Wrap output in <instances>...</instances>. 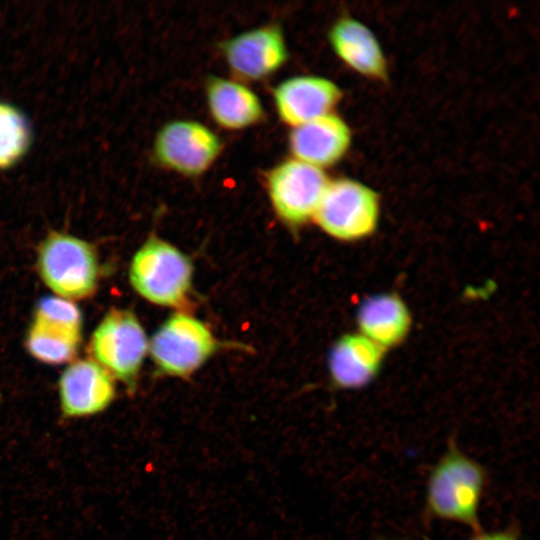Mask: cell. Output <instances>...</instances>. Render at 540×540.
Masks as SVG:
<instances>
[{
	"instance_id": "2e32d148",
	"label": "cell",
	"mask_w": 540,
	"mask_h": 540,
	"mask_svg": "<svg viewBox=\"0 0 540 540\" xmlns=\"http://www.w3.org/2000/svg\"><path fill=\"white\" fill-rule=\"evenodd\" d=\"M357 323L363 336L385 350L404 340L411 316L399 296L385 293L369 297L361 304Z\"/></svg>"
},
{
	"instance_id": "52a82bcc",
	"label": "cell",
	"mask_w": 540,
	"mask_h": 540,
	"mask_svg": "<svg viewBox=\"0 0 540 540\" xmlns=\"http://www.w3.org/2000/svg\"><path fill=\"white\" fill-rule=\"evenodd\" d=\"M329 181L323 169L294 158L276 165L266 177L276 214L291 225L313 219Z\"/></svg>"
},
{
	"instance_id": "30bf717a",
	"label": "cell",
	"mask_w": 540,
	"mask_h": 540,
	"mask_svg": "<svg viewBox=\"0 0 540 540\" xmlns=\"http://www.w3.org/2000/svg\"><path fill=\"white\" fill-rule=\"evenodd\" d=\"M60 408L66 418H82L104 411L115 398L113 376L93 359L70 364L58 383Z\"/></svg>"
},
{
	"instance_id": "ffe728a7",
	"label": "cell",
	"mask_w": 540,
	"mask_h": 540,
	"mask_svg": "<svg viewBox=\"0 0 540 540\" xmlns=\"http://www.w3.org/2000/svg\"><path fill=\"white\" fill-rule=\"evenodd\" d=\"M465 540H520L517 529L507 527L500 530L472 532V535Z\"/></svg>"
},
{
	"instance_id": "ba28073f",
	"label": "cell",
	"mask_w": 540,
	"mask_h": 540,
	"mask_svg": "<svg viewBox=\"0 0 540 540\" xmlns=\"http://www.w3.org/2000/svg\"><path fill=\"white\" fill-rule=\"evenodd\" d=\"M222 141L206 125L193 120H174L157 133L153 152L157 162L184 176H199L219 157Z\"/></svg>"
},
{
	"instance_id": "8992f818",
	"label": "cell",
	"mask_w": 540,
	"mask_h": 540,
	"mask_svg": "<svg viewBox=\"0 0 540 540\" xmlns=\"http://www.w3.org/2000/svg\"><path fill=\"white\" fill-rule=\"evenodd\" d=\"M216 346L215 337L204 323L188 314L177 313L157 330L149 350L161 372L183 377L198 369Z\"/></svg>"
},
{
	"instance_id": "8fae6325",
	"label": "cell",
	"mask_w": 540,
	"mask_h": 540,
	"mask_svg": "<svg viewBox=\"0 0 540 540\" xmlns=\"http://www.w3.org/2000/svg\"><path fill=\"white\" fill-rule=\"evenodd\" d=\"M341 98L342 92L336 83L316 75L290 77L273 91L279 118L292 127L330 114Z\"/></svg>"
},
{
	"instance_id": "d6986e66",
	"label": "cell",
	"mask_w": 540,
	"mask_h": 540,
	"mask_svg": "<svg viewBox=\"0 0 540 540\" xmlns=\"http://www.w3.org/2000/svg\"><path fill=\"white\" fill-rule=\"evenodd\" d=\"M34 321L81 337L82 314L71 300L59 297H43L37 303Z\"/></svg>"
},
{
	"instance_id": "7a4b0ae2",
	"label": "cell",
	"mask_w": 540,
	"mask_h": 540,
	"mask_svg": "<svg viewBox=\"0 0 540 540\" xmlns=\"http://www.w3.org/2000/svg\"><path fill=\"white\" fill-rule=\"evenodd\" d=\"M37 268L43 282L59 297L80 300L97 289L96 251L90 243L72 235L51 232L39 247Z\"/></svg>"
},
{
	"instance_id": "e0dca14e",
	"label": "cell",
	"mask_w": 540,
	"mask_h": 540,
	"mask_svg": "<svg viewBox=\"0 0 540 540\" xmlns=\"http://www.w3.org/2000/svg\"><path fill=\"white\" fill-rule=\"evenodd\" d=\"M80 341L79 336L33 320L27 334L26 346L37 360L48 364H61L74 358Z\"/></svg>"
},
{
	"instance_id": "9c48e42d",
	"label": "cell",
	"mask_w": 540,
	"mask_h": 540,
	"mask_svg": "<svg viewBox=\"0 0 540 540\" xmlns=\"http://www.w3.org/2000/svg\"><path fill=\"white\" fill-rule=\"evenodd\" d=\"M224 59L234 76L259 81L279 70L288 59L282 30L266 25L242 32L221 45Z\"/></svg>"
},
{
	"instance_id": "7c38bea8",
	"label": "cell",
	"mask_w": 540,
	"mask_h": 540,
	"mask_svg": "<svg viewBox=\"0 0 540 540\" xmlns=\"http://www.w3.org/2000/svg\"><path fill=\"white\" fill-rule=\"evenodd\" d=\"M350 144L349 126L334 113L293 127L289 134V148L294 159L321 169L342 159Z\"/></svg>"
},
{
	"instance_id": "9a60e30c",
	"label": "cell",
	"mask_w": 540,
	"mask_h": 540,
	"mask_svg": "<svg viewBox=\"0 0 540 540\" xmlns=\"http://www.w3.org/2000/svg\"><path fill=\"white\" fill-rule=\"evenodd\" d=\"M384 349L362 334H348L333 346L329 369L334 383L358 389L372 381L383 360Z\"/></svg>"
},
{
	"instance_id": "4fadbf2b",
	"label": "cell",
	"mask_w": 540,
	"mask_h": 540,
	"mask_svg": "<svg viewBox=\"0 0 540 540\" xmlns=\"http://www.w3.org/2000/svg\"><path fill=\"white\" fill-rule=\"evenodd\" d=\"M329 41L338 58L355 72L376 80L387 76V61L374 33L360 21L345 17L329 31Z\"/></svg>"
},
{
	"instance_id": "277c9868",
	"label": "cell",
	"mask_w": 540,
	"mask_h": 540,
	"mask_svg": "<svg viewBox=\"0 0 540 540\" xmlns=\"http://www.w3.org/2000/svg\"><path fill=\"white\" fill-rule=\"evenodd\" d=\"M378 194L369 186L350 178L329 181L313 217L331 237L342 241L371 235L379 221Z\"/></svg>"
},
{
	"instance_id": "5b68a950",
	"label": "cell",
	"mask_w": 540,
	"mask_h": 540,
	"mask_svg": "<svg viewBox=\"0 0 540 540\" xmlns=\"http://www.w3.org/2000/svg\"><path fill=\"white\" fill-rule=\"evenodd\" d=\"M148 349L142 325L132 312L124 309L107 313L90 340L93 360L124 382L130 391L135 389Z\"/></svg>"
},
{
	"instance_id": "ac0fdd59",
	"label": "cell",
	"mask_w": 540,
	"mask_h": 540,
	"mask_svg": "<svg viewBox=\"0 0 540 540\" xmlns=\"http://www.w3.org/2000/svg\"><path fill=\"white\" fill-rule=\"evenodd\" d=\"M31 128L14 106L0 102V169L17 163L31 144Z\"/></svg>"
},
{
	"instance_id": "5bb4252c",
	"label": "cell",
	"mask_w": 540,
	"mask_h": 540,
	"mask_svg": "<svg viewBox=\"0 0 540 540\" xmlns=\"http://www.w3.org/2000/svg\"><path fill=\"white\" fill-rule=\"evenodd\" d=\"M205 95L211 117L224 129H245L264 117L257 94L239 80L212 76L206 82Z\"/></svg>"
},
{
	"instance_id": "6da1fadb",
	"label": "cell",
	"mask_w": 540,
	"mask_h": 540,
	"mask_svg": "<svg viewBox=\"0 0 540 540\" xmlns=\"http://www.w3.org/2000/svg\"><path fill=\"white\" fill-rule=\"evenodd\" d=\"M488 473L475 458L448 440L427 478L424 512L427 518L456 523L472 532L482 530L480 508Z\"/></svg>"
},
{
	"instance_id": "3957f363",
	"label": "cell",
	"mask_w": 540,
	"mask_h": 540,
	"mask_svg": "<svg viewBox=\"0 0 540 540\" xmlns=\"http://www.w3.org/2000/svg\"><path fill=\"white\" fill-rule=\"evenodd\" d=\"M192 274L191 261L185 254L168 242L150 238L134 255L129 279L135 291L149 302L175 307L185 301Z\"/></svg>"
}]
</instances>
